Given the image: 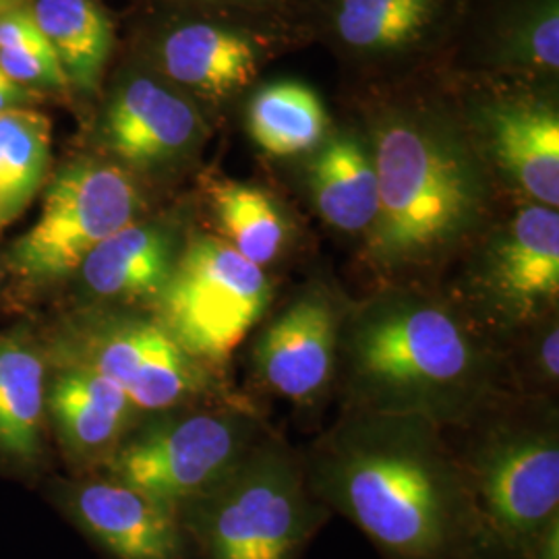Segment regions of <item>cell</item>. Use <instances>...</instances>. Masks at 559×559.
I'll return each mask as SVG.
<instances>
[{"label": "cell", "instance_id": "cell-1", "mask_svg": "<svg viewBox=\"0 0 559 559\" xmlns=\"http://www.w3.org/2000/svg\"><path fill=\"white\" fill-rule=\"evenodd\" d=\"M307 483L385 559H480L487 549L466 471L431 420L357 411L320 441Z\"/></svg>", "mask_w": 559, "mask_h": 559}, {"label": "cell", "instance_id": "cell-2", "mask_svg": "<svg viewBox=\"0 0 559 559\" xmlns=\"http://www.w3.org/2000/svg\"><path fill=\"white\" fill-rule=\"evenodd\" d=\"M357 411L438 427L471 419L491 392L489 353L440 300L390 290L344 313L338 360Z\"/></svg>", "mask_w": 559, "mask_h": 559}, {"label": "cell", "instance_id": "cell-3", "mask_svg": "<svg viewBox=\"0 0 559 559\" xmlns=\"http://www.w3.org/2000/svg\"><path fill=\"white\" fill-rule=\"evenodd\" d=\"M373 162L380 207L369 228V253L383 270L433 261L479 224L487 203L485 177L450 129L427 120H392L378 131Z\"/></svg>", "mask_w": 559, "mask_h": 559}, {"label": "cell", "instance_id": "cell-4", "mask_svg": "<svg viewBox=\"0 0 559 559\" xmlns=\"http://www.w3.org/2000/svg\"><path fill=\"white\" fill-rule=\"evenodd\" d=\"M325 516L297 459L270 440L179 510L200 559H299Z\"/></svg>", "mask_w": 559, "mask_h": 559}, {"label": "cell", "instance_id": "cell-5", "mask_svg": "<svg viewBox=\"0 0 559 559\" xmlns=\"http://www.w3.org/2000/svg\"><path fill=\"white\" fill-rule=\"evenodd\" d=\"M274 299V284L255 263L216 237L191 240L160 297L156 320L201 365L233 355Z\"/></svg>", "mask_w": 559, "mask_h": 559}, {"label": "cell", "instance_id": "cell-6", "mask_svg": "<svg viewBox=\"0 0 559 559\" xmlns=\"http://www.w3.org/2000/svg\"><path fill=\"white\" fill-rule=\"evenodd\" d=\"M168 413L124 438L106 466L110 479L179 512L237 466L258 443L260 425L224 408Z\"/></svg>", "mask_w": 559, "mask_h": 559}, {"label": "cell", "instance_id": "cell-7", "mask_svg": "<svg viewBox=\"0 0 559 559\" xmlns=\"http://www.w3.org/2000/svg\"><path fill=\"white\" fill-rule=\"evenodd\" d=\"M140 187L117 164L73 162L46 189L38 222L9 249V267L29 284L75 274L108 237L138 221Z\"/></svg>", "mask_w": 559, "mask_h": 559}, {"label": "cell", "instance_id": "cell-8", "mask_svg": "<svg viewBox=\"0 0 559 559\" xmlns=\"http://www.w3.org/2000/svg\"><path fill=\"white\" fill-rule=\"evenodd\" d=\"M487 549L524 558L559 519V443L554 429L501 431L466 473Z\"/></svg>", "mask_w": 559, "mask_h": 559}, {"label": "cell", "instance_id": "cell-9", "mask_svg": "<svg viewBox=\"0 0 559 559\" xmlns=\"http://www.w3.org/2000/svg\"><path fill=\"white\" fill-rule=\"evenodd\" d=\"M71 365L117 383L140 413L173 411L210 383L205 365L187 355L160 321L141 316H104L83 332Z\"/></svg>", "mask_w": 559, "mask_h": 559}, {"label": "cell", "instance_id": "cell-10", "mask_svg": "<svg viewBox=\"0 0 559 559\" xmlns=\"http://www.w3.org/2000/svg\"><path fill=\"white\" fill-rule=\"evenodd\" d=\"M344 313L325 288L305 290L261 332L255 367L263 383L293 402L323 394L338 365Z\"/></svg>", "mask_w": 559, "mask_h": 559}, {"label": "cell", "instance_id": "cell-11", "mask_svg": "<svg viewBox=\"0 0 559 559\" xmlns=\"http://www.w3.org/2000/svg\"><path fill=\"white\" fill-rule=\"evenodd\" d=\"M69 514L115 559H182L179 512L115 479L85 480L67 498Z\"/></svg>", "mask_w": 559, "mask_h": 559}, {"label": "cell", "instance_id": "cell-12", "mask_svg": "<svg viewBox=\"0 0 559 559\" xmlns=\"http://www.w3.org/2000/svg\"><path fill=\"white\" fill-rule=\"evenodd\" d=\"M485 286L510 320L537 318L559 295V214L547 205L516 212L491 247Z\"/></svg>", "mask_w": 559, "mask_h": 559}, {"label": "cell", "instance_id": "cell-13", "mask_svg": "<svg viewBox=\"0 0 559 559\" xmlns=\"http://www.w3.org/2000/svg\"><path fill=\"white\" fill-rule=\"evenodd\" d=\"M200 133L198 112L156 81L133 80L110 102L102 135L108 150L131 166L175 160Z\"/></svg>", "mask_w": 559, "mask_h": 559}, {"label": "cell", "instance_id": "cell-14", "mask_svg": "<svg viewBox=\"0 0 559 559\" xmlns=\"http://www.w3.org/2000/svg\"><path fill=\"white\" fill-rule=\"evenodd\" d=\"M177 233L160 222H131L100 242L80 274L83 290L104 302L156 300L179 261Z\"/></svg>", "mask_w": 559, "mask_h": 559}, {"label": "cell", "instance_id": "cell-15", "mask_svg": "<svg viewBox=\"0 0 559 559\" xmlns=\"http://www.w3.org/2000/svg\"><path fill=\"white\" fill-rule=\"evenodd\" d=\"M46 406L64 448L81 460L110 459L140 415L117 383L81 365L57 376Z\"/></svg>", "mask_w": 559, "mask_h": 559}, {"label": "cell", "instance_id": "cell-16", "mask_svg": "<svg viewBox=\"0 0 559 559\" xmlns=\"http://www.w3.org/2000/svg\"><path fill=\"white\" fill-rule=\"evenodd\" d=\"M496 160L520 189L558 210L559 117L545 104H501L489 112Z\"/></svg>", "mask_w": 559, "mask_h": 559}, {"label": "cell", "instance_id": "cell-17", "mask_svg": "<svg viewBox=\"0 0 559 559\" xmlns=\"http://www.w3.org/2000/svg\"><path fill=\"white\" fill-rule=\"evenodd\" d=\"M173 80L210 96H228L258 75V50L242 34L193 23L175 29L160 50Z\"/></svg>", "mask_w": 559, "mask_h": 559}, {"label": "cell", "instance_id": "cell-18", "mask_svg": "<svg viewBox=\"0 0 559 559\" xmlns=\"http://www.w3.org/2000/svg\"><path fill=\"white\" fill-rule=\"evenodd\" d=\"M309 187L321 218L344 233L369 230L380 207L373 154L357 138L328 141L309 166Z\"/></svg>", "mask_w": 559, "mask_h": 559}, {"label": "cell", "instance_id": "cell-19", "mask_svg": "<svg viewBox=\"0 0 559 559\" xmlns=\"http://www.w3.org/2000/svg\"><path fill=\"white\" fill-rule=\"evenodd\" d=\"M46 367L40 350L20 334L0 336V454L29 462L40 452Z\"/></svg>", "mask_w": 559, "mask_h": 559}, {"label": "cell", "instance_id": "cell-20", "mask_svg": "<svg viewBox=\"0 0 559 559\" xmlns=\"http://www.w3.org/2000/svg\"><path fill=\"white\" fill-rule=\"evenodd\" d=\"M34 17L67 81L83 92L98 85L112 48V25L94 0H38Z\"/></svg>", "mask_w": 559, "mask_h": 559}, {"label": "cell", "instance_id": "cell-21", "mask_svg": "<svg viewBox=\"0 0 559 559\" xmlns=\"http://www.w3.org/2000/svg\"><path fill=\"white\" fill-rule=\"evenodd\" d=\"M50 120L34 108L0 112V233L38 195L50 164Z\"/></svg>", "mask_w": 559, "mask_h": 559}, {"label": "cell", "instance_id": "cell-22", "mask_svg": "<svg viewBox=\"0 0 559 559\" xmlns=\"http://www.w3.org/2000/svg\"><path fill=\"white\" fill-rule=\"evenodd\" d=\"M212 207L224 240L245 260L258 267L278 260L290 230L267 191L242 182H222L212 191Z\"/></svg>", "mask_w": 559, "mask_h": 559}, {"label": "cell", "instance_id": "cell-23", "mask_svg": "<svg viewBox=\"0 0 559 559\" xmlns=\"http://www.w3.org/2000/svg\"><path fill=\"white\" fill-rule=\"evenodd\" d=\"M325 124L316 92L290 81L261 90L249 108L251 138L272 156H295L316 147Z\"/></svg>", "mask_w": 559, "mask_h": 559}, {"label": "cell", "instance_id": "cell-24", "mask_svg": "<svg viewBox=\"0 0 559 559\" xmlns=\"http://www.w3.org/2000/svg\"><path fill=\"white\" fill-rule=\"evenodd\" d=\"M436 4L438 0H340V38L360 50L406 46L427 29Z\"/></svg>", "mask_w": 559, "mask_h": 559}, {"label": "cell", "instance_id": "cell-25", "mask_svg": "<svg viewBox=\"0 0 559 559\" xmlns=\"http://www.w3.org/2000/svg\"><path fill=\"white\" fill-rule=\"evenodd\" d=\"M0 55L40 57L59 62L34 13L21 7L0 13Z\"/></svg>", "mask_w": 559, "mask_h": 559}, {"label": "cell", "instance_id": "cell-26", "mask_svg": "<svg viewBox=\"0 0 559 559\" xmlns=\"http://www.w3.org/2000/svg\"><path fill=\"white\" fill-rule=\"evenodd\" d=\"M524 50L531 62L545 69H558L559 64V17L558 9H549L543 17L535 21L524 40Z\"/></svg>", "mask_w": 559, "mask_h": 559}, {"label": "cell", "instance_id": "cell-27", "mask_svg": "<svg viewBox=\"0 0 559 559\" xmlns=\"http://www.w3.org/2000/svg\"><path fill=\"white\" fill-rule=\"evenodd\" d=\"M539 362L545 378L549 381H558L559 373V332L558 325L549 328L540 340Z\"/></svg>", "mask_w": 559, "mask_h": 559}, {"label": "cell", "instance_id": "cell-28", "mask_svg": "<svg viewBox=\"0 0 559 559\" xmlns=\"http://www.w3.org/2000/svg\"><path fill=\"white\" fill-rule=\"evenodd\" d=\"M32 102L29 87H23L17 81L11 80L0 67V112L11 108H25Z\"/></svg>", "mask_w": 559, "mask_h": 559}, {"label": "cell", "instance_id": "cell-29", "mask_svg": "<svg viewBox=\"0 0 559 559\" xmlns=\"http://www.w3.org/2000/svg\"><path fill=\"white\" fill-rule=\"evenodd\" d=\"M522 559H559V519L551 520Z\"/></svg>", "mask_w": 559, "mask_h": 559}, {"label": "cell", "instance_id": "cell-30", "mask_svg": "<svg viewBox=\"0 0 559 559\" xmlns=\"http://www.w3.org/2000/svg\"><path fill=\"white\" fill-rule=\"evenodd\" d=\"M9 4H11V0H0V13H4L7 9H11Z\"/></svg>", "mask_w": 559, "mask_h": 559}]
</instances>
